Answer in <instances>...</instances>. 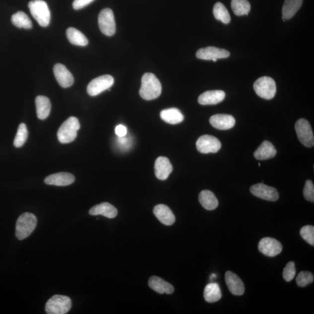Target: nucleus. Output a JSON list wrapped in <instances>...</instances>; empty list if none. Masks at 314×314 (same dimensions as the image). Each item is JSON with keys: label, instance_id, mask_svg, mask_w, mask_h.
<instances>
[{"label": "nucleus", "instance_id": "20e7f679", "mask_svg": "<svg viewBox=\"0 0 314 314\" xmlns=\"http://www.w3.org/2000/svg\"><path fill=\"white\" fill-rule=\"evenodd\" d=\"M30 13L40 26L47 27L49 25L51 13L46 2L43 0H33L28 4Z\"/></svg>", "mask_w": 314, "mask_h": 314}, {"label": "nucleus", "instance_id": "393cba45", "mask_svg": "<svg viewBox=\"0 0 314 314\" xmlns=\"http://www.w3.org/2000/svg\"><path fill=\"white\" fill-rule=\"evenodd\" d=\"M160 117L163 121L171 125L180 124L184 120V116L182 112L175 108L162 110L160 113Z\"/></svg>", "mask_w": 314, "mask_h": 314}, {"label": "nucleus", "instance_id": "39448f33", "mask_svg": "<svg viewBox=\"0 0 314 314\" xmlns=\"http://www.w3.org/2000/svg\"><path fill=\"white\" fill-rule=\"evenodd\" d=\"M72 301L69 297L55 295L50 298L46 305V312L48 314H66L70 312Z\"/></svg>", "mask_w": 314, "mask_h": 314}, {"label": "nucleus", "instance_id": "dca6fc26", "mask_svg": "<svg viewBox=\"0 0 314 314\" xmlns=\"http://www.w3.org/2000/svg\"><path fill=\"white\" fill-rule=\"evenodd\" d=\"M75 180V176L71 173L60 172L48 176L44 179V182L49 185L67 186L73 184Z\"/></svg>", "mask_w": 314, "mask_h": 314}, {"label": "nucleus", "instance_id": "1a4fd4ad", "mask_svg": "<svg viewBox=\"0 0 314 314\" xmlns=\"http://www.w3.org/2000/svg\"><path fill=\"white\" fill-rule=\"evenodd\" d=\"M114 83V78L110 75H105L95 78L88 84L87 91L91 96H96L106 90H110Z\"/></svg>", "mask_w": 314, "mask_h": 314}, {"label": "nucleus", "instance_id": "423d86ee", "mask_svg": "<svg viewBox=\"0 0 314 314\" xmlns=\"http://www.w3.org/2000/svg\"><path fill=\"white\" fill-rule=\"evenodd\" d=\"M253 87L256 94L266 100H271L276 94L275 81L270 77H263L258 78Z\"/></svg>", "mask_w": 314, "mask_h": 314}, {"label": "nucleus", "instance_id": "f03ea898", "mask_svg": "<svg viewBox=\"0 0 314 314\" xmlns=\"http://www.w3.org/2000/svg\"><path fill=\"white\" fill-rule=\"evenodd\" d=\"M36 225L37 219L35 215L29 213H23L16 221V237L20 240L25 239L35 230Z\"/></svg>", "mask_w": 314, "mask_h": 314}, {"label": "nucleus", "instance_id": "f257e3e1", "mask_svg": "<svg viewBox=\"0 0 314 314\" xmlns=\"http://www.w3.org/2000/svg\"><path fill=\"white\" fill-rule=\"evenodd\" d=\"M162 86L158 78L152 73H146L142 78V85L139 93L146 100H152L161 95Z\"/></svg>", "mask_w": 314, "mask_h": 314}, {"label": "nucleus", "instance_id": "4be33fe9", "mask_svg": "<svg viewBox=\"0 0 314 314\" xmlns=\"http://www.w3.org/2000/svg\"><path fill=\"white\" fill-rule=\"evenodd\" d=\"M91 216H102L108 218H114L117 217L118 211L117 208L108 203H102L92 207L89 211Z\"/></svg>", "mask_w": 314, "mask_h": 314}, {"label": "nucleus", "instance_id": "7ed1b4c3", "mask_svg": "<svg viewBox=\"0 0 314 314\" xmlns=\"http://www.w3.org/2000/svg\"><path fill=\"white\" fill-rule=\"evenodd\" d=\"M80 127L79 122L76 117H71L67 119L61 126L57 133L60 142L67 144L73 142L77 137V132Z\"/></svg>", "mask_w": 314, "mask_h": 314}, {"label": "nucleus", "instance_id": "a211bd4d", "mask_svg": "<svg viewBox=\"0 0 314 314\" xmlns=\"http://www.w3.org/2000/svg\"><path fill=\"white\" fill-rule=\"evenodd\" d=\"M154 214L162 224L170 226L175 222V217L170 208L164 204H158L153 210Z\"/></svg>", "mask_w": 314, "mask_h": 314}, {"label": "nucleus", "instance_id": "ddd939ff", "mask_svg": "<svg viewBox=\"0 0 314 314\" xmlns=\"http://www.w3.org/2000/svg\"><path fill=\"white\" fill-rule=\"evenodd\" d=\"M250 192L254 196L267 201H276L279 197L277 190L264 183H258L252 186Z\"/></svg>", "mask_w": 314, "mask_h": 314}, {"label": "nucleus", "instance_id": "5701e85b", "mask_svg": "<svg viewBox=\"0 0 314 314\" xmlns=\"http://www.w3.org/2000/svg\"><path fill=\"white\" fill-rule=\"evenodd\" d=\"M36 107L37 117L44 120L49 117L51 108L49 98L43 95H39L36 98Z\"/></svg>", "mask_w": 314, "mask_h": 314}, {"label": "nucleus", "instance_id": "a19ab883", "mask_svg": "<svg viewBox=\"0 0 314 314\" xmlns=\"http://www.w3.org/2000/svg\"><path fill=\"white\" fill-rule=\"evenodd\" d=\"M216 278V275L215 274H213L212 275H211V279H213L214 278Z\"/></svg>", "mask_w": 314, "mask_h": 314}, {"label": "nucleus", "instance_id": "c9c22d12", "mask_svg": "<svg viewBox=\"0 0 314 314\" xmlns=\"http://www.w3.org/2000/svg\"><path fill=\"white\" fill-rule=\"evenodd\" d=\"M296 274L295 262L291 261L288 262L286 267L283 269V277L286 282H291Z\"/></svg>", "mask_w": 314, "mask_h": 314}, {"label": "nucleus", "instance_id": "f3484780", "mask_svg": "<svg viewBox=\"0 0 314 314\" xmlns=\"http://www.w3.org/2000/svg\"><path fill=\"white\" fill-rule=\"evenodd\" d=\"M156 176L159 180H165L172 172L173 168L168 158L164 157H159L156 159L155 165Z\"/></svg>", "mask_w": 314, "mask_h": 314}, {"label": "nucleus", "instance_id": "cd10ccee", "mask_svg": "<svg viewBox=\"0 0 314 314\" xmlns=\"http://www.w3.org/2000/svg\"><path fill=\"white\" fill-rule=\"evenodd\" d=\"M204 297L208 303H216L222 298L220 287L217 283H211L204 289Z\"/></svg>", "mask_w": 314, "mask_h": 314}, {"label": "nucleus", "instance_id": "ea45409f", "mask_svg": "<svg viewBox=\"0 0 314 314\" xmlns=\"http://www.w3.org/2000/svg\"><path fill=\"white\" fill-rule=\"evenodd\" d=\"M129 140L126 138V136L124 137H118V143L119 146H121L122 148H124L125 147L128 146L129 144Z\"/></svg>", "mask_w": 314, "mask_h": 314}, {"label": "nucleus", "instance_id": "f8f14e48", "mask_svg": "<svg viewBox=\"0 0 314 314\" xmlns=\"http://www.w3.org/2000/svg\"><path fill=\"white\" fill-rule=\"evenodd\" d=\"M230 56V53L225 49H219L216 47L203 48L197 51L196 57L198 59L204 60H212L214 62L218 59H226Z\"/></svg>", "mask_w": 314, "mask_h": 314}, {"label": "nucleus", "instance_id": "f704fd0d", "mask_svg": "<svg viewBox=\"0 0 314 314\" xmlns=\"http://www.w3.org/2000/svg\"><path fill=\"white\" fill-rule=\"evenodd\" d=\"M300 235L307 243L314 245V227L312 225L303 227L300 230Z\"/></svg>", "mask_w": 314, "mask_h": 314}, {"label": "nucleus", "instance_id": "b1692460", "mask_svg": "<svg viewBox=\"0 0 314 314\" xmlns=\"http://www.w3.org/2000/svg\"><path fill=\"white\" fill-rule=\"evenodd\" d=\"M276 155V150L271 142L264 141L254 154V157L258 160H265L273 158Z\"/></svg>", "mask_w": 314, "mask_h": 314}, {"label": "nucleus", "instance_id": "473e14b6", "mask_svg": "<svg viewBox=\"0 0 314 314\" xmlns=\"http://www.w3.org/2000/svg\"><path fill=\"white\" fill-rule=\"evenodd\" d=\"M28 132L25 124H20L19 126L18 131L13 141V145L16 148H21L25 144L27 138H28Z\"/></svg>", "mask_w": 314, "mask_h": 314}, {"label": "nucleus", "instance_id": "412c9836", "mask_svg": "<svg viewBox=\"0 0 314 314\" xmlns=\"http://www.w3.org/2000/svg\"><path fill=\"white\" fill-rule=\"evenodd\" d=\"M150 288L159 294L170 295L174 292V288L171 284L158 276H153L149 281Z\"/></svg>", "mask_w": 314, "mask_h": 314}, {"label": "nucleus", "instance_id": "aec40b11", "mask_svg": "<svg viewBox=\"0 0 314 314\" xmlns=\"http://www.w3.org/2000/svg\"><path fill=\"white\" fill-rule=\"evenodd\" d=\"M225 97V93L223 90H211L201 94L198 101L203 105H216L223 101Z\"/></svg>", "mask_w": 314, "mask_h": 314}, {"label": "nucleus", "instance_id": "6ab92c4d", "mask_svg": "<svg viewBox=\"0 0 314 314\" xmlns=\"http://www.w3.org/2000/svg\"><path fill=\"white\" fill-rule=\"evenodd\" d=\"M210 123L214 128L219 130H228L234 127L235 119L232 115L216 114L210 119Z\"/></svg>", "mask_w": 314, "mask_h": 314}, {"label": "nucleus", "instance_id": "72a5a7b5", "mask_svg": "<svg viewBox=\"0 0 314 314\" xmlns=\"http://www.w3.org/2000/svg\"><path fill=\"white\" fill-rule=\"evenodd\" d=\"M314 278L312 273L309 271H302L296 278L297 284L300 287H305L314 282Z\"/></svg>", "mask_w": 314, "mask_h": 314}, {"label": "nucleus", "instance_id": "2f4dec72", "mask_svg": "<svg viewBox=\"0 0 314 314\" xmlns=\"http://www.w3.org/2000/svg\"><path fill=\"white\" fill-rule=\"evenodd\" d=\"M213 13L215 18L220 20L225 24H228L231 22V16L228 9L223 4L218 2L215 4L213 8Z\"/></svg>", "mask_w": 314, "mask_h": 314}, {"label": "nucleus", "instance_id": "6e6552de", "mask_svg": "<svg viewBox=\"0 0 314 314\" xmlns=\"http://www.w3.org/2000/svg\"><path fill=\"white\" fill-rule=\"evenodd\" d=\"M98 25L101 32L107 36H112L116 32V24L113 12L110 8H105L99 13Z\"/></svg>", "mask_w": 314, "mask_h": 314}, {"label": "nucleus", "instance_id": "4468645a", "mask_svg": "<svg viewBox=\"0 0 314 314\" xmlns=\"http://www.w3.org/2000/svg\"><path fill=\"white\" fill-rule=\"evenodd\" d=\"M54 76L57 82L63 88L70 87L74 84L73 75L66 66L61 64H57L53 68Z\"/></svg>", "mask_w": 314, "mask_h": 314}, {"label": "nucleus", "instance_id": "9b49d317", "mask_svg": "<svg viewBox=\"0 0 314 314\" xmlns=\"http://www.w3.org/2000/svg\"><path fill=\"white\" fill-rule=\"evenodd\" d=\"M283 247L281 242L272 237L262 238L258 244V250L268 257H275L281 253Z\"/></svg>", "mask_w": 314, "mask_h": 314}, {"label": "nucleus", "instance_id": "e433bc0d", "mask_svg": "<svg viewBox=\"0 0 314 314\" xmlns=\"http://www.w3.org/2000/svg\"><path fill=\"white\" fill-rule=\"evenodd\" d=\"M303 194L306 200L312 203L314 202V185L312 180L306 181L305 187H304Z\"/></svg>", "mask_w": 314, "mask_h": 314}, {"label": "nucleus", "instance_id": "c85d7f7f", "mask_svg": "<svg viewBox=\"0 0 314 314\" xmlns=\"http://www.w3.org/2000/svg\"><path fill=\"white\" fill-rule=\"evenodd\" d=\"M67 37L70 42L75 46H86L88 43L87 37L79 30L74 28L67 29Z\"/></svg>", "mask_w": 314, "mask_h": 314}, {"label": "nucleus", "instance_id": "c756f323", "mask_svg": "<svg viewBox=\"0 0 314 314\" xmlns=\"http://www.w3.org/2000/svg\"><path fill=\"white\" fill-rule=\"evenodd\" d=\"M13 25L18 28L30 29L32 28V22L29 17L25 12L19 11L12 16Z\"/></svg>", "mask_w": 314, "mask_h": 314}, {"label": "nucleus", "instance_id": "7c9ffc66", "mask_svg": "<svg viewBox=\"0 0 314 314\" xmlns=\"http://www.w3.org/2000/svg\"><path fill=\"white\" fill-rule=\"evenodd\" d=\"M231 6L237 16L247 15L251 9V5L247 0H232Z\"/></svg>", "mask_w": 314, "mask_h": 314}, {"label": "nucleus", "instance_id": "2eb2a0df", "mask_svg": "<svg viewBox=\"0 0 314 314\" xmlns=\"http://www.w3.org/2000/svg\"><path fill=\"white\" fill-rule=\"evenodd\" d=\"M225 281L232 294L235 296H241L244 294L245 288L243 283L235 273L227 271L225 274Z\"/></svg>", "mask_w": 314, "mask_h": 314}, {"label": "nucleus", "instance_id": "a878e982", "mask_svg": "<svg viewBox=\"0 0 314 314\" xmlns=\"http://www.w3.org/2000/svg\"><path fill=\"white\" fill-rule=\"evenodd\" d=\"M199 199L201 206L207 210H214L218 206L217 198L211 191L204 190L201 191Z\"/></svg>", "mask_w": 314, "mask_h": 314}, {"label": "nucleus", "instance_id": "0eeeda50", "mask_svg": "<svg viewBox=\"0 0 314 314\" xmlns=\"http://www.w3.org/2000/svg\"><path fill=\"white\" fill-rule=\"evenodd\" d=\"M295 130L298 139L307 148H312L314 145V137L312 126L305 119H300L296 122Z\"/></svg>", "mask_w": 314, "mask_h": 314}, {"label": "nucleus", "instance_id": "58836bf2", "mask_svg": "<svg viewBox=\"0 0 314 314\" xmlns=\"http://www.w3.org/2000/svg\"><path fill=\"white\" fill-rule=\"evenodd\" d=\"M115 132L116 135H117L118 137H124V136L127 135L128 131L126 126L122 125H118L117 126V127L115 128Z\"/></svg>", "mask_w": 314, "mask_h": 314}, {"label": "nucleus", "instance_id": "9d476101", "mask_svg": "<svg viewBox=\"0 0 314 314\" xmlns=\"http://www.w3.org/2000/svg\"><path fill=\"white\" fill-rule=\"evenodd\" d=\"M196 148L200 153L203 154L216 153L221 148L219 140L213 136L205 135L198 139Z\"/></svg>", "mask_w": 314, "mask_h": 314}, {"label": "nucleus", "instance_id": "4c0bfd02", "mask_svg": "<svg viewBox=\"0 0 314 314\" xmlns=\"http://www.w3.org/2000/svg\"><path fill=\"white\" fill-rule=\"evenodd\" d=\"M93 1L94 0H74L73 8L76 10L83 8Z\"/></svg>", "mask_w": 314, "mask_h": 314}, {"label": "nucleus", "instance_id": "bb28decb", "mask_svg": "<svg viewBox=\"0 0 314 314\" xmlns=\"http://www.w3.org/2000/svg\"><path fill=\"white\" fill-rule=\"evenodd\" d=\"M303 0H285L282 8V18L289 19L294 16L301 7Z\"/></svg>", "mask_w": 314, "mask_h": 314}]
</instances>
